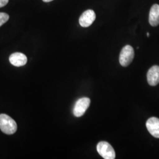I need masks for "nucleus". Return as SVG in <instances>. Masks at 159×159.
<instances>
[{"label":"nucleus","mask_w":159,"mask_h":159,"mask_svg":"<svg viewBox=\"0 0 159 159\" xmlns=\"http://www.w3.org/2000/svg\"><path fill=\"white\" fill-rule=\"evenodd\" d=\"M0 129L5 134H12L17 131V123L9 116L1 114H0Z\"/></svg>","instance_id":"obj_1"},{"label":"nucleus","mask_w":159,"mask_h":159,"mask_svg":"<svg viewBox=\"0 0 159 159\" xmlns=\"http://www.w3.org/2000/svg\"><path fill=\"white\" fill-rule=\"evenodd\" d=\"M97 150L98 154L104 159H114L116 153L110 144L106 142H100L97 145Z\"/></svg>","instance_id":"obj_2"},{"label":"nucleus","mask_w":159,"mask_h":159,"mask_svg":"<svg viewBox=\"0 0 159 159\" xmlns=\"http://www.w3.org/2000/svg\"><path fill=\"white\" fill-rule=\"evenodd\" d=\"M134 57V51L131 46H125L120 52L119 61L123 67L128 66L133 61Z\"/></svg>","instance_id":"obj_3"},{"label":"nucleus","mask_w":159,"mask_h":159,"mask_svg":"<svg viewBox=\"0 0 159 159\" xmlns=\"http://www.w3.org/2000/svg\"><path fill=\"white\" fill-rule=\"evenodd\" d=\"M90 102V99L88 97H83L79 99L75 102L73 109L74 116L80 117L83 116L87 108L89 107Z\"/></svg>","instance_id":"obj_4"},{"label":"nucleus","mask_w":159,"mask_h":159,"mask_svg":"<svg viewBox=\"0 0 159 159\" xmlns=\"http://www.w3.org/2000/svg\"><path fill=\"white\" fill-rule=\"evenodd\" d=\"M96 14L92 10H88L84 12L79 18L80 25L83 27H88L96 20Z\"/></svg>","instance_id":"obj_5"},{"label":"nucleus","mask_w":159,"mask_h":159,"mask_svg":"<svg viewBox=\"0 0 159 159\" xmlns=\"http://www.w3.org/2000/svg\"><path fill=\"white\" fill-rule=\"evenodd\" d=\"M146 127L151 135L159 139V119L154 117L148 119L146 122Z\"/></svg>","instance_id":"obj_6"},{"label":"nucleus","mask_w":159,"mask_h":159,"mask_svg":"<svg viewBox=\"0 0 159 159\" xmlns=\"http://www.w3.org/2000/svg\"><path fill=\"white\" fill-rule=\"evenodd\" d=\"M149 85L155 86L159 83V66H154L150 68L147 74Z\"/></svg>","instance_id":"obj_7"},{"label":"nucleus","mask_w":159,"mask_h":159,"mask_svg":"<svg viewBox=\"0 0 159 159\" xmlns=\"http://www.w3.org/2000/svg\"><path fill=\"white\" fill-rule=\"evenodd\" d=\"M10 62L16 67H21L26 64L27 58L25 54L21 52H15L9 57Z\"/></svg>","instance_id":"obj_8"},{"label":"nucleus","mask_w":159,"mask_h":159,"mask_svg":"<svg viewBox=\"0 0 159 159\" xmlns=\"http://www.w3.org/2000/svg\"><path fill=\"white\" fill-rule=\"evenodd\" d=\"M148 21L153 27H156L159 25V5L154 4L152 7L149 12Z\"/></svg>","instance_id":"obj_9"},{"label":"nucleus","mask_w":159,"mask_h":159,"mask_svg":"<svg viewBox=\"0 0 159 159\" xmlns=\"http://www.w3.org/2000/svg\"><path fill=\"white\" fill-rule=\"evenodd\" d=\"M9 16L7 13L0 12V27L9 20Z\"/></svg>","instance_id":"obj_10"},{"label":"nucleus","mask_w":159,"mask_h":159,"mask_svg":"<svg viewBox=\"0 0 159 159\" xmlns=\"http://www.w3.org/2000/svg\"><path fill=\"white\" fill-rule=\"evenodd\" d=\"M8 1L9 0H0V8L6 6L8 4Z\"/></svg>","instance_id":"obj_11"},{"label":"nucleus","mask_w":159,"mask_h":159,"mask_svg":"<svg viewBox=\"0 0 159 159\" xmlns=\"http://www.w3.org/2000/svg\"><path fill=\"white\" fill-rule=\"evenodd\" d=\"M44 2H51L52 1H53V0H43Z\"/></svg>","instance_id":"obj_12"},{"label":"nucleus","mask_w":159,"mask_h":159,"mask_svg":"<svg viewBox=\"0 0 159 159\" xmlns=\"http://www.w3.org/2000/svg\"><path fill=\"white\" fill-rule=\"evenodd\" d=\"M147 35H148V37H149V33H147Z\"/></svg>","instance_id":"obj_13"}]
</instances>
